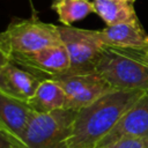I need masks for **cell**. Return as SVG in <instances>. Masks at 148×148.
Returning <instances> with one entry per match:
<instances>
[{"label": "cell", "mask_w": 148, "mask_h": 148, "mask_svg": "<svg viewBox=\"0 0 148 148\" xmlns=\"http://www.w3.org/2000/svg\"><path fill=\"white\" fill-rule=\"evenodd\" d=\"M98 34L106 46L131 50L148 49V34L141 27L140 21L106 25V28L98 30Z\"/></svg>", "instance_id": "10"}, {"label": "cell", "mask_w": 148, "mask_h": 148, "mask_svg": "<svg viewBox=\"0 0 148 148\" xmlns=\"http://www.w3.org/2000/svg\"><path fill=\"white\" fill-rule=\"evenodd\" d=\"M132 136H148V90L142 92L96 148H104L123 138Z\"/></svg>", "instance_id": "8"}, {"label": "cell", "mask_w": 148, "mask_h": 148, "mask_svg": "<svg viewBox=\"0 0 148 148\" xmlns=\"http://www.w3.org/2000/svg\"><path fill=\"white\" fill-rule=\"evenodd\" d=\"M142 58H143L145 62H146L147 66H148V49H147V50H142Z\"/></svg>", "instance_id": "16"}, {"label": "cell", "mask_w": 148, "mask_h": 148, "mask_svg": "<svg viewBox=\"0 0 148 148\" xmlns=\"http://www.w3.org/2000/svg\"><path fill=\"white\" fill-rule=\"evenodd\" d=\"M58 31L71 60V67L66 73L81 74L95 72L96 64L105 47L99 38L98 30L58 25Z\"/></svg>", "instance_id": "5"}, {"label": "cell", "mask_w": 148, "mask_h": 148, "mask_svg": "<svg viewBox=\"0 0 148 148\" xmlns=\"http://www.w3.org/2000/svg\"><path fill=\"white\" fill-rule=\"evenodd\" d=\"M51 8L57 13L62 25H72L89 14L96 13L95 3L91 0H54Z\"/></svg>", "instance_id": "14"}, {"label": "cell", "mask_w": 148, "mask_h": 148, "mask_svg": "<svg viewBox=\"0 0 148 148\" xmlns=\"http://www.w3.org/2000/svg\"><path fill=\"white\" fill-rule=\"evenodd\" d=\"M42 80L16 64L0 59V92L29 101L36 92Z\"/></svg>", "instance_id": "9"}, {"label": "cell", "mask_w": 148, "mask_h": 148, "mask_svg": "<svg viewBox=\"0 0 148 148\" xmlns=\"http://www.w3.org/2000/svg\"><path fill=\"white\" fill-rule=\"evenodd\" d=\"M143 91L111 90L79 110L60 148H96Z\"/></svg>", "instance_id": "1"}, {"label": "cell", "mask_w": 148, "mask_h": 148, "mask_svg": "<svg viewBox=\"0 0 148 148\" xmlns=\"http://www.w3.org/2000/svg\"><path fill=\"white\" fill-rule=\"evenodd\" d=\"M0 59H7L16 64L42 81L45 79H56L68 72L71 67L69 56L64 44L44 47L29 53H13L8 57H0Z\"/></svg>", "instance_id": "6"}, {"label": "cell", "mask_w": 148, "mask_h": 148, "mask_svg": "<svg viewBox=\"0 0 148 148\" xmlns=\"http://www.w3.org/2000/svg\"><path fill=\"white\" fill-rule=\"evenodd\" d=\"M114 90H148V66L142 50L104 47L95 67Z\"/></svg>", "instance_id": "2"}, {"label": "cell", "mask_w": 148, "mask_h": 148, "mask_svg": "<svg viewBox=\"0 0 148 148\" xmlns=\"http://www.w3.org/2000/svg\"><path fill=\"white\" fill-rule=\"evenodd\" d=\"M104 148H148V136L123 138Z\"/></svg>", "instance_id": "15"}, {"label": "cell", "mask_w": 148, "mask_h": 148, "mask_svg": "<svg viewBox=\"0 0 148 148\" xmlns=\"http://www.w3.org/2000/svg\"><path fill=\"white\" fill-rule=\"evenodd\" d=\"M62 44L58 25L45 23L36 16L12 22L0 35V57L29 53Z\"/></svg>", "instance_id": "3"}, {"label": "cell", "mask_w": 148, "mask_h": 148, "mask_svg": "<svg viewBox=\"0 0 148 148\" xmlns=\"http://www.w3.org/2000/svg\"><path fill=\"white\" fill-rule=\"evenodd\" d=\"M56 80L61 84L66 97L67 109L75 111L91 104L104 94L114 90L97 72L81 74H62Z\"/></svg>", "instance_id": "7"}, {"label": "cell", "mask_w": 148, "mask_h": 148, "mask_svg": "<svg viewBox=\"0 0 148 148\" xmlns=\"http://www.w3.org/2000/svg\"><path fill=\"white\" fill-rule=\"evenodd\" d=\"M75 110L35 112L22 135L25 148H60L76 116Z\"/></svg>", "instance_id": "4"}, {"label": "cell", "mask_w": 148, "mask_h": 148, "mask_svg": "<svg viewBox=\"0 0 148 148\" xmlns=\"http://www.w3.org/2000/svg\"><path fill=\"white\" fill-rule=\"evenodd\" d=\"M28 104L35 112H52L67 109V97L56 79L43 80Z\"/></svg>", "instance_id": "12"}, {"label": "cell", "mask_w": 148, "mask_h": 148, "mask_svg": "<svg viewBox=\"0 0 148 148\" xmlns=\"http://www.w3.org/2000/svg\"><path fill=\"white\" fill-rule=\"evenodd\" d=\"M132 1H134V0H132Z\"/></svg>", "instance_id": "17"}, {"label": "cell", "mask_w": 148, "mask_h": 148, "mask_svg": "<svg viewBox=\"0 0 148 148\" xmlns=\"http://www.w3.org/2000/svg\"><path fill=\"white\" fill-rule=\"evenodd\" d=\"M133 2L132 0H94L96 14L106 25L139 21Z\"/></svg>", "instance_id": "13"}, {"label": "cell", "mask_w": 148, "mask_h": 148, "mask_svg": "<svg viewBox=\"0 0 148 148\" xmlns=\"http://www.w3.org/2000/svg\"><path fill=\"white\" fill-rule=\"evenodd\" d=\"M32 114L34 110L27 101L0 92V127L22 139Z\"/></svg>", "instance_id": "11"}]
</instances>
